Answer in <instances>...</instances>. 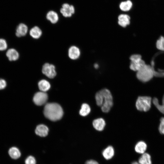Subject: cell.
I'll return each instance as SVG.
<instances>
[{
  "mask_svg": "<svg viewBox=\"0 0 164 164\" xmlns=\"http://www.w3.org/2000/svg\"><path fill=\"white\" fill-rule=\"evenodd\" d=\"M45 116L49 120L55 121L62 117L63 111L61 106L56 103H48L46 104L44 109Z\"/></svg>",
  "mask_w": 164,
  "mask_h": 164,
  "instance_id": "cell-1",
  "label": "cell"
},
{
  "mask_svg": "<svg viewBox=\"0 0 164 164\" xmlns=\"http://www.w3.org/2000/svg\"><path fill=\"white\" fill-rule=\"evenodd\" d=\"M154 76V72L153 67L146 64L137 71L136 73L137 78L143 82L149 81Z\"/></svg>",
  "mask_w": 164,
  "mask_h": 164,
  "instance_id": "cell-2",
  "label": "cell"
},
{
  "mask_svg": "<svg viewBox=\"0 0 164 164\" xmlns=\"http://www.w3.org/2000/svg\"><path fill=\"white\" fill-rule=\"evenodd\" d=\"M103 97V103L101 109L104 112H108L113 105V97L110 91L108 89H104L100 90Z\"/></svg>",
  "mask_w": 164,
  "mask_h": 164,
  "instance_id": "cell-3",
  "label": "cell"
},
{
  "mask_svg": "<svg viewBox=\"0 0 164 164\" xmlns=\"http://www.w3.org/2000/svg\"><path fill=\"white\" fill-rule=\"evenodd\" d=\"M152 102V98L150 97L139 96L136 102V108L138 110L140 111H147L151 108Z\"/></svg>",
  "mask_w": 164,
  "mask_h": 164,
  "instance_id": "cell-4",
  "label": "cell"
},
{
  "mask_svg": "<svg viewBox=\"0 0 164 164\" xmlns=\"http://www.w3.org/2000/svg\"><path fill=\"white\" fill-rule=\"evenodd\" d=\"M130 68L134 71H138L146 64L139 54L132 55L130 56Z\"/></svg>",
  "mask_w": 164,
  "mask_h": 164,
  "instance_id": "cell-5",
  "label": "cell"
},
{
  "mask_svg": "<svg viewBox=\"0 0 164 164\" xmlns=\"http://www.w3.org/2000/svg\"><path fill=\"white\" fill-rule=\"evenodd\" d=\"M42 72L44 74L50 78H54L56 74L54 65L48 63H46L43 65Z\"/></svg>",
  "mask_w": 164,
  "mask_h": 164,
  "instance_id": "cell-6",
  "label": "cell"
},
{
  "mask_svg": "<svg viewBox=\"0 0 164 164\" xmlns=\"http://www.w3.org/2000/svg\"><path fill=\"white\" fill-rule=\"evenodd\" d=\"M48 99V95L44 92L41 91L36 93L34 95L33 101L37 105L41 106L45 104Z\"/></svg>",
  "mask_w": 164,
  "mask_h": 164,
  "instance_id": "cell-7",
  "label": "cell"
},
{
  "mask_svg": "<svg viewBox=\"0 0 164 164\" xmlns=\"http://www.w3.org/2000/svg\"><path fill=\"white\" fill-rule=\"evenodd\" d=\"M60 12L63 16L65 17H71L75 12L74 6L67 3L63 4L60 9Z\"/></svg>",
  "mask_w": 164,
  "mask_h": 164,
  "instance_id": "cell-8",
  "label": "cell"
},
{
  "mask_svg": "<svg viewBox=\"0 0 164 164\" xmlns=\"http://www.w3.org/2000/svg\"><path fill=\"white\" fill-rule=\"evenodd\" d=\"M28 28L27 26L23 23L19 24L17 26L15 34L18 37H21L25 36L27 33Z\"/></svg>",
  "mask_w": 164,
  "mask_h": 164,
  "instance_id": "cell-9",
  "label": "cell"
},
{
  "mask_svg": "<svg viewBox=\"0 0 164 164\" xmlns=\"http://www.w3.org/2000/svg\"><path fill=\"white\" fill-rule=\"evenodd\" d=\"M80 55V50L77 46H73L69 48L68 50V55L70 59L76 60L79 58Z\"/></svg>",
  "mask_w": 164,
  "mask_h": 164,
  "instance_id": "cell-10",
  "label": "cell"
},
{
  "mask_svg": "<svg viewBox=\"0 0 164 164\" xmlns=\"http://www.w3.org/2000/svg\"><path fill=\"white\" fill-rule=\"evenodd\" d=\"M49 129L46 125H38L35 129L36 134L41 137L46 136L48 134Z\"/></svg>",
  "mask_w": 164,
  "mask_h": 164,
  "instance_id": "cell-11",
  "label": "cell"
},
{
  "mask_svg": "<svg viewBox=\"0 0 164 164\" xmlns=\"http://www.w3.org/2000/svg\"><path fill=\"white\" fill-rule=\"evenodd\" d=\"M92 124L95 129L98 131H101L104 128L105 125V122L103 118H100L94 120Z\"/></svg>",
  "mask_w": 164,
  "mask_h": 164,
  "instance_id": "cell-12",
  "label": "cell"
},
{
  "mask_svg": "<svg viewBox=\"0 0 164 164\" xmlns=\"http://www.w3.org/2000/svg\"><path fill=\"white\" fill-rule=\"evenodd\" d=\"M130 17L127 14H121L118 17V23L123 27H125L130 23Z\"/></svg>",
  "mask_w": 164,
  "mask_h": 164,
  "instance_id": "cell-13",
  "label": "cell"
},
{
  "mask_svg": "<svg viewBox=\"0 0 164 164\" xmlns=\"http://www.w3.org/2000/svg\"><path fill=\"white\" fill-rule=\"evenodd\" d=\"M6 55L10 61H15L18 59L19 57L18 51L13 48L8 50L6 52Z\"/></svg>",
  "mask_w": 164,
  "mask_h": 164,
  "instance_id": "cell-14",
  "label": "cell"
},
{
  "mask_svg": "<svg viewBox=\"0 0 164 164\" xmlns=\"http://www.w3.org/2000/svg\"><path fill=\"white\" fill-rule=\"evenodd\" d=\"M30 35L34 39H38L42 35V32L41 29L37 26H35L29 31Z\"/></svg>",
  "mask_w": 164,
  "mask_h": 164,
  "instance_id": "cell-15",
  "label": "cell"
},
{
  "mask_svg": "<svg viewBox=\"0 0 164 164\" xmlns=\"http://www.w3.org/2000/svg\"><path fill=\"white\" fill-rule=\"evenodd\" d=\"M8 153L12 159H19L21 156L20 151L16 147H12L9 149Z\"/></svg>",
  "mask_w": 164,
  "mask_h": 164,
  "instance_id": "cell-16",
  "label": "cell"
},
{
  "mask_svg": "<svg viewBox=\"0 0 164 164\" xmlns=\"http://www.w3.org/2000/svg\"><path fill=\"white\" fill-rule=\"evenodd\" d=\"M102 154L105 159L107 160L110 159L114 155V149L112 146H108L103 151Z\"/></svg>",
  "mask_w": 164,
  "mask_h": 164,
  "instance_id": "cell-17",
  "label": "cell"
},
{
  "mask_svg": "<svg viewBox=\"0 0 164 164\" xmlns=\"http://www.w3.org/2000/svg\"><path fill=\"white\" fill-rule=\"evenodd\" d=\"M147 148L146 143L144 141H140L136 144L135 146V151L140 154H143L146 151Z\"/></svg>",
  "mask_w": 164,
  "mask_h": 164,
  "instance_id": "cell-18",
  "label": "cell"
},
{
  "mask_svg": "<svg viewBox=\"0 0 164 164\" xmlns=\"http://www.w3.org/2000/svg\"><path fill=\"white\" fill-rule=\"evenodd\" d=\"M46 18L53 24L56 23L59 20V17L57 14L53 11H50L47 13Z\"/></svg>",
  "mask_w": 164,
  "mask_h": 164,
  "instance_id": "cell-19",
  "label": "cell"
},
{
  "mask_svg": "<svg viewBox=\"0 0 164 164\" xmlns=\"http://www.w3.org/2000/svg\"><path fill=\"white\" fill-rule=\"evenodd\" d=\"M132 2L130 0H127L121 2L119 5V8L122 11L127 12L132 9Z\"/></svg>",
  "mask_w": 164,
  "mask_h": 164,
  "instance_id": "cell-20",
  "label": "cell"
},
{
  "mask_svg": "<svg viewBox=\"0 0 164 164\" xmlns=\"http://www.w3.org/2000/svg\"><path fill=\"white\" fill-rule=\"evenodd\" d=\"M38 87L42 91L45 92L48 90L50 87L49 82L45 80H42L38 83Z\"/></svg>",
  "mask_w": 164,
  "mask_h": 164,
  "instance_id": "cell-21",
  "label": "cell"
},
{
  "mask_svg": "<svg viewBox=\"0 0 164 164\" xmlns=\"http://www.w3.org/2000/svg\"><path fill=\"white\" fill-rule=\"evenodd\" d=\"M139 164H152L150 155L148 153L143 154L138 160Z\"/></svg>",
  "mask_w": 164,
  "mask_h": 164,
  "instance_id": "cell-22",
  "label": "cell"
},
{
  "mask_svg": "<svg viewBox=\"0 0 164 164\" xmlns=\"http://www.w3.org/2000/svg\"><path fill=\"white\" fill-rule=\"evenodd\" d=\"M152 102L157 109L164 114V95L162 97V104L159 103L158 100L156 97H154L152 99Z\"/></svg>",
  "mask_w": 164,
  "mask_h": 164,
  "instance_id": "cell-23",
  "label": "cell"
},
{
  "mask_svg": "<svg viewBox=\"0 0 164 164\" xmlns=\"http://www.w3.org/2000/svg\"><path fill=\"white\" fill-rule=\"evenodd\" d=\"M91 111V108L86 103L83 104L79 111V114L82 116H85L88 115Z\"/></svg>",
  "mask_w": 164,
  "mask_h": 164,
  "instance_id": "cell-24",
  "label": "cell"
},
{
  "mask_svg": "<svg viewBox=\"0 0 164 164\" xmlns=\"http://www.w3.org/2000/svg\"><path fill=\"white\" fill-rule=\"evenodd\" d=\"M95 98L97 104L101 107L103 103V97L100 91L96 93Z\"/></svg>",
  "mask_w": 164,
  "mask_h": 164,
  "instance_id": "cell-25",
  "label": "cell"
},
{
  "mask_svg": "<svg viewBox=\"0 0 164 164\" xmlns=\"http://www.w3.org/2000/svg\"><path fill=\"white\" fill-rule=\"evenodd\" d=\"M156 46L158 49L164 51V37L160 36L157 41Z\"/></svg>",
  "mask_w": 164,
  "mask_h": 164,
  "instance_id": "cell-26",
  "label": "cell"
},
{
  "mask_svg": "<svg viewBox=\"0 0 164 164\" xmlns=\"http://www.w3.org/2000/svg\"><path fill=\"white\" fill-rule=\"evenodd\" d=\"M25 164H36V161L34 157L29 155L25 160Z\"/></svg>",
  "mask_w": 164,
  "mask_h": 164,
  "instance_id": "cell-27",
  "label": "cell"
},
{
  "mask_svg": "<svg viewBox=\"0 0 164 164\" xmlns=\"http://www.w3.org/2000/svg\"><path fill=\"white\" fill-rule=\"evenodd\" d=\"M160 121L159 130L161 134L164 135V117H162Z\"/></svg>",
  "mask_w": 164,
  "mask_h": 164,
  "instance_id": "cell-28",
  "label": "cell"
},
{
  "mask_svg": "<svg viewBox=\"0 0 164 164\" xmlns=\"http://www.w3.org/2000/svg\"><path fill=\"white\" fill-rule=\"evenodd\" d=\"M7 47V44L6 40L3 39H0V50H5Z\"/></svg>",
  "mask_w": 164,
  "mask_h": 164,
  "instance_id": "cell-29",
  "label": "cell"
},
{
  "mask_svg": "<svg viewBox=\"0 0 164 164\" xmlns=\"http://www.w3.org/2000/svg\"><path fill=\"white\" fill-rule=\"evenodd\" d=\"M153 70L154 76L159 77H164V70H159L158 71H156L154 70V68Z\"/></svg>",
  "mask_w": 164,
  "mask_h": 164,
  "instance_id": "cell-30",
  "label": "cell"
},
{
  "mask_svg": "<svg viewBox=\"0 0 164 164\" xmlns=\"http://www.w3.org/2000/svg\"><path fill=\"white\" fill-rule=\"evenodd\" d=\"M7 86L6 81L4 79L0 78V90H2L5 88Z\"/></svg>",
  "mask_w": 164,
  "mask_h": 164,
  "instance_id": "cell-31",
  "label": "cell"
},
{
  "mask_svg": "<svg viewBox=\"0 0 164 164\" xmlns=\"http://www.w3.org/2000/svg\"><path fill=\"white\" fill-rule=\"evenodd\" d=\"M85 164H99L96 161L93 160H90L87 161Z\"/></svg>",
  "mask_w": 164,
  "mask_h": 164,
  "instance_id": "cell-32",
  "label": "cell"
},
{
  "mask_svg": "<svg viewBox=\"0 0 164 164\" xmlns=\"http://www.w3.org/2000/svg\"><path fill=\"white\" fill-rule=\"evenodd\" d=\"M132 164H139L138 162H133Z\"/></svg>",
  "mask_w": 164,
  "mask_h": 164,
  "instance_id": "cell-33",
  "label": "cell"
},
{
  "mask_svg": "<svg viewBox=\"0 0 164 164\" xmlns=\"http://www.w3.org/2000/svg\"><path fill=\"white\" fill-rule=\"evenodd\" d=\"M94 67L95 68H97L98 67V65L97 64H95L94 65Z\"/></svg>",
  "mask_w": 164,
  "mask_h": 164,
  "instance_id": "cell-34",
  "label": "cell"
}]
</instances>
